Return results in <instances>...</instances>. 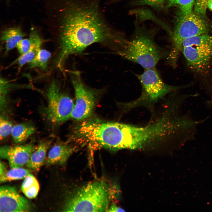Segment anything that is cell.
<instances>
[{"instance_id": "cb8c5ba5", "label": "cell", "mask_w": 212, "mask_h": 212, "mask_svg": "<svg viewBox=\"0 0 212 212\" xmlns=\"http://www.w3.org/2000/svg\"><path fill=\"white\" fill-rule=\"evenodd\" d=\"M7 171L5 165L3 162L1 161L0 162V182L4 178Z\"/></svg>"}, {"instance_id": "e0dca14e", "label": "cell", "mask_w": 212, "mask_h": 212, "mask_svg": "<svg viewBox=\"0 0 212 212\" xmlns=\"http://www.w3.org/2000/svg\"><path fill=\"white\" fill-rule=\"evenodd\" d=\"M51 56L50 52L45 49H40L34 58L29 63L30 68L45 70Z\"/></svg>"}, {"instance_id": "3957f363", "label": "cell", "mask_w": 212, "mask_h": 212, "mask_svg": "<svg viewBox=\"0 0 212 212\" xmlns=\"http://www.w3.org/2000/svg\"><path fill=\"white\" fill-rule=\"evenodd\" d=\"M118 47V54L144 69L156 67L160 61L168 57L169 53L158 45L151 36L141 33L129 40L125 39Z\"/></svg>"}, {"instance_id": "603a6c76", "label": "cell", "mask_w": 212, "mask_h": 212, "mask_svg": "<svg viewBox=\"0 0 212 212\" xmlns=\"http://www.w3.org/2000/svg\"><path fill=\"white\" fill-rule=\"evenodd\" d=\"M164 1V0H141L140 3L143 4L159 7L162 6Z\"/></svg>"}, {"instance_id": "52a82bcc", "label": "cell", "mask_w": 212, "mask_h": 212, "mask_svg": "<svg viewBox=\"0 0 212 212\" xmlns=\"http://www.w3.org/2000/svg\"><path fill=\"white\" fill-rule=\"evenodd\" d=\"M47 95L48 104L45 113L50 122L59 124L71 118L74 105V101L68 96L60 91L54 81L49 85Z\"/></svg>"}, {"instance_id": "9a60e30c", "label": "cell", "mask_w": 212, "mask_h": 212, "mask_svg": "<svg viewBox=\"0 0 212 212\" xmlns=\"http://www.w3.org/2000/svg\"><path fill=\"white\" fill-rule=\"evenodd\" d=\"M35 131V127L27 123H22L13 126L11 134L14 142L21 143L25 142Z\"/></svg>"}, {"instance_id": "4fadbf2b", "label": "cell", "mask_w": 212, "mask_h": 212, "mask_svg": "<svg viewBox=\"0 0 212 212\" xmlns=\"http://www.w3.org/2000/svg\"><path fill=\"white\" fill-rule=\"evenodd\" d=\"M51 140H44L41 142L32 153L26 166L34 170L39 169L44 163L46 153L51 143Z\"/></svg>"}, {"instance_id": "d6986e66", "label": "cell", "mask_w": 212, "mask_h": 212, "mask_svg": "<svg viewBox=\"0 0 212 212\" xmlns=\"http://www.w3.org/2000/svg\"><path fill=\"white\" fill-rule=\"evenodd\" d=\"M196 0H167V7L176 6L179 7L180 12L188 14L192 12Z\"/></svg>"}, {"instance_id": "6da1fadb", "label": "cell", "mask_w": 212, "mask_h": 212, "mask_svg": "<svg viewBox=\"0 0 212 212\" xmlns=\"http://www.w3.org/2000/svg\"><path fill=\"white\" fill-rule=\"evenodd\" d=\"M59 25V52L56 61L61 69L70 55L80 53L96 42L122 37L114 33L104 21L96 5L74 4L68 6Z\"/></svg>"}, {"instance_id": "7a4b0ae2", "label": "cell", "mask_w": 212, "mask_h": 212, "mask_svg": "<svg viewBox=\"0 0 212 212\" xmlns=\"http://www.w3.org/2000/svg\"><path fill=\"white\" fill-rule=\"evenodd\" d=\"M103 181L91 182L74 191L65 201L64 212L106 211L114 193Z\"/></svg>"}, {"instance_id": "8992f818", "label": "cell", "mask_w": 212, "mask_h": 212, "mask_svg": "<svg viewBox=\"0 0 212 212\" xmlns=\"http://www.w3.org/2000/svg\"><path fill=\"white\" fill-rule=\"evenodd\" d=\"M209 31L208 26L203 17L192 11L188 14L181 12L172 34V47L168 59L171 63L175 64L184 40L207 34Z\"/></svg>"}, {"instance_id": "d4e9b609", "label": "cell", "mask_w": 212, "mask_h": 212, "mask_svg": "<svg viewBox=\"0 0 212 212\" xmlns=\"http://www.w3.org/2000/svg\"><path fill=\"white\" fill-rule=\"evenodd\" d=\"M125 211L120 207L118 206L115 203L112 204L108 207L106 211L107 212H124Z\"/></svg>"}, {"instance_id": "5bb4252c", "label": "cell", "mask_w": 212, "mask_h": 212, "mask_svg": "<svg viewBox=\"0 0 212 212\" xmlns=\"http://www.w3.org/2000/svg\"><path fill=\"white\" fill-rule=\"evenodd\" d=\"M25 35L19 27L9 28L2 31L1 38L5 44V53H7L16 47L18 43Z\"/></svg>"}, {"instance_id": "ffe728a7", "label": "cell", "mask_w": 212, "mask_h": 212, "mask_svg": "<svg viewBox=\"0 0 212 212\" xmlns=\"http://www.w3.org/2000/svg\"><path fill=\"white\" fill-rule=\"evenodd\" d=\"M12 122L7 118L3 115L0 117V138L2 140L8 136L13 127Z\"/></svg>"}, {"instance_id": "2e32d148", "label": "cell", "mask_w": 212, "mask_h": 212, "mask_svg": "<svg viewBox=\"0 0 212 212\" xmlns=\"http://www.w3.org/2000/svg\"><path fill=\"white\" fill-rule=\"evenodd\" d=\"M39 189V183L33 175L30 173L24 179L21 185V190L27 198H35Z\"/></svg>"}, {"instance_id": "7c38bea8", "label": "cell", "mask_w": 212, "mask_h": 212, "mask_svg": "<svg viewBox=\"0 0 212 212\" xmlns=\"http://www.w3.org/2000/svg\"><path fill=\"white\" fill-rule=\"evenodd\" d=\"M30 47L29 50L26 53L20 55L10 64L12 66L17 64L19 68L29 63L35 57L41 49L42 40L37 31L33 28H31L29 38Z\"/></svg>"}, {"instance_id": "7402d4cb", "label": "cell", "mask_w": 212, "mask_h": 212, "mask_svg": "<svg viewBox=\"0 0 212 212\" xmlns=\"http://www.w3.org/2000/svg\"><path fill=\"white\" fill-rule=\"evenodd\" d=\"M29 39H23L17 44L16 47L20 55L24 54L28 51L30 47Z\"/></svg>"}, {"instance_id": "9c48e42d", "label": "cell", "mask_w": 212, "mask_h": 212, "mask_svg": "<svg viewBox=\"0 0 212 212\" xmlns=\"http://www.w3.org/2000/svg\"><path fill=\"white\" fill-rule=\"evenodd\" d=\"M31 207L27 200L16 188L9 186L0 188V212H28Z\"/></svg>"}, {"instance_id": "5b68a950", "label": "cell", "mask_w": 212, "mask_h": 212, "mask_svg": "<svg viewBox=\"0 0 212 212\" xmlns=\"http://www.w3.org/2000/svg\"><path fill=\"white\" fill-rule=\"evenodd\" d=\"M137 76L141 85L142 93L138 99L126 104L127 108L154 104L167 94L189 85L177 86L166 84L162 80L156 67L144 69L142 73Z\"/></svg>"}, {"instance_id": "4316f807", "label": "cell", "mask_w": 212, "mask_h": 212, "mask_svg": "<svg viewBox=\"0 0 212 212\" xmlns=\"http://www.w3.org/2000/svg\"><path fill=\"white\" fill-rule=\"evenodd\" d=\"M207 7L212 11V0H208L207 4Z\"/></svg>"}, {"instance_id": "30bf717a", "label": "cell", "mask_w": 212, "mask_h": 212, "mask_svg": "<svg viewBox=\"0 0 212 212\" xmlns=\"http://www.w3.org/2000/svg\"><path fill=\"white\" fill-rule=\"evenodd\" d=\"M36 148L31 143L14 146H3L0 149V157L7 160L11 168L22 167L26 165Z\"/></svg>"}, {"instance_id": "8fae6325", "label": "cell", "mask_w": 212, "mask_h": 212, "mask_svg": "<svg viewBox=\"0 0 212 212\" xmlns=\"http://www.w3.org/2000/svg\"><path fill=\"white\" fill-rule=\"evenodd\" d=\"M76 149L67 144H56L48 152L46 163L47 165L64 164Z\"/></svg>"}, {"instance_id": "44dd1931", "label": "cell", "mask_w": 212, "mask_h": 212, "mask_svg": "<svg viewBox=\"0 0 212 212\" xmlns=\"http://www.w3.org/2000/svg\"><path fill=\"white\" fill-rule=\"evenodd\" d=\"M208 0H196L194 5V12L202 17H205Z\"/></svg>"}, {"instance_id": "484cf974", "label": "cell", "mask_w": 212, "mask_h": 212, "mask_svg": "<svg viewBox=\"0 0 212 212\" xmlns=\"http://www.w3.org/2000/svg\"><path fill=\"white\" fill-rule=\"evenodd\" d=\"M206 104L208 107L212 109V98L207 100L206 102Z\"/></svg>"}, {"instance_id": "ba28073f", "label": "cell", "mask_w": 212, "mask_h": 212, "mask_svg": "<svg viewBox=\"0 0 212 212\" xmlns=\"http://www.w3.org/2000/svg\"><path fill=\"white\" fill-rule=\"evenodd\" d=\"M72 83L76 97L75 103L71 118L77 120L85 119L92 114L95 104L94 94L82 83L80 76L75 74Z\"/></svg>"}, {"instance_id": "277c9868", "label": "cell", "mask_w": 212, "mask_h": 212, "mask_svg": "<svg viewBox=\"0 0 212 212\" xmlns=\"http://www.w3.org/2000/svg\"><path fill=\"white\" fill-rule=\"evenodd\" d=\"M181 51L192 71L207 73L212 66V35L204 34L185 39Z\"/></svg>"}, {"instance_id": "ac0fdd59", "label": "cell", "mask_w": 212, "mask_h": 212, "mask_svg": "<svg viewBox=\"0 0 212 212\" xmlns=\"http://www.w3.org/2000/svg\"><path fill=\"white\" fill-rule=\"evenodd\" d=\"M30 172L29 169L22 167L11 168V169L7 171L4 178L0 182L2 183L24 179L30 173Z\"/></svg>"}]
</instances>
